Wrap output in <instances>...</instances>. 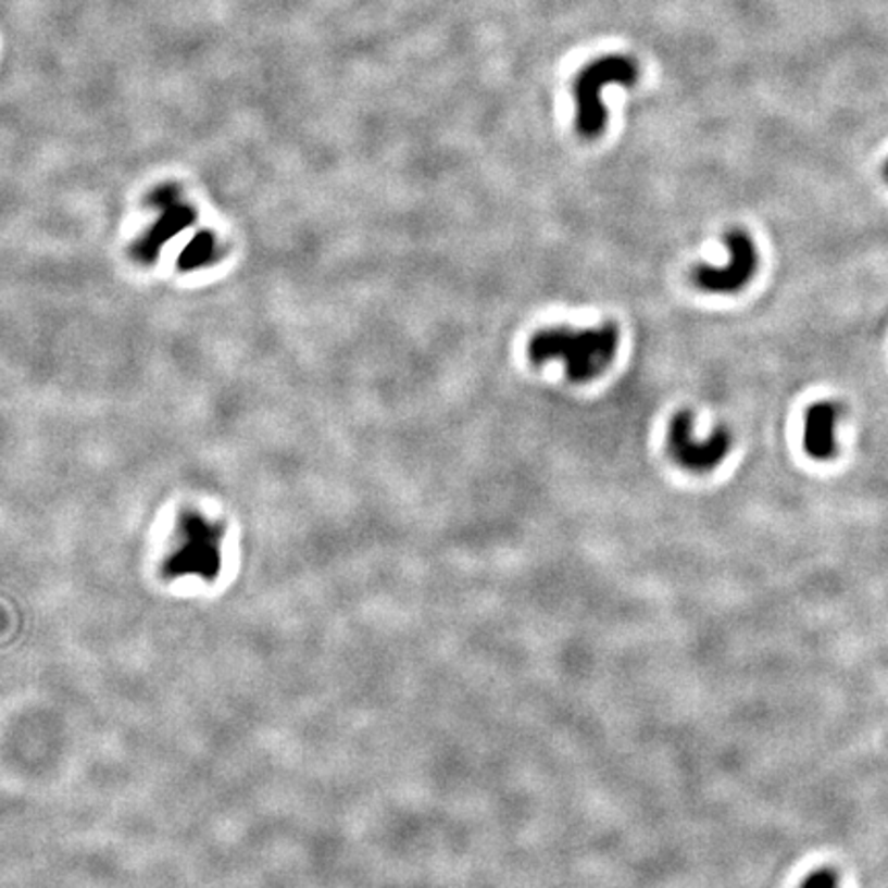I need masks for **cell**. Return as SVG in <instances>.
Here are the masks:
<instances>
[{
	"mask_svg": "<svg viewBox=\"0 0 888 888\" xmlns=\"http://www.w3.org/2000/svg\"><path fill=\"white\" fill-rule=\"evenodd\" d=\"M883 175H885V179H887V182H888V161H887V165H885V171H883Z\"/></svg>",
	"mask_w": 888,
	"mask_h": 888,
	"instance_id": "10",
	"label": "cell"
},
{
	"mask_svg": "<svg viewBox=\"0 0 888 888\" xmlns=\"http://www.w3.org/2000/svg\"><path fill=\"white\" fill-rule=\"evenodd\" d=\"M726 247L730 251V260L726 265L698 264L691 270L693 284L712 295H733L742 290L759 267L753 239L742 228H730L724 237Z\"/></svg>",
	"mask_w": 888,
	"mask_h": 888,
	"instance_id": "4",
	"label": "cell"
},
{
	"mask_svg": "<svg viewBox=\"0 0 888 888\" xmlns=\"http://www.w3.org/2000/svg\"><path fill=\"white\" fill-rule=\"evenodd\" d=\"M640 76L636 60L622 54L597 58L588 62L574 78V103H576V130L586 138H599L606 126V110L601 93L605 87L622 85L634 87Z\"/></svg>",
	"mask_w": 888,
	"mask_h": 888,
	"instance_id": "2",
	"label": "cell"
},
{
	"mask_svg": "<svg viewBox=\"0 0 888 888\" xmlns=\"http://www.w3.org/2000/svg\"><path fill=\"white\" fill-rule=\"evenodd\" d=\"M733 436L720 426L714 435L705 440H696L693 436V412L680 410L668 426V453L689 472L705 473L718 467L730 453Z\"/></svg>",
	"mask_w": 888,
	"mask_h": 888,
	"instance_id": "5",
	"label": "cell"
},
{
	"mask_svg": "<svg viewBox=\"0 0 888 888\" xmlns=\"http://www.w3.org/2000/svg\"><path fill=\"white\" fill-rule=\"evenodd\" d=\"M806 888H831V883H829V878L818 876V878H814L813 883Z\"/></svg>",
	"mask_w": 888,
	"mask_h": 888,
	"instance_id": "9",
	"label": "cell"
},
{
	"mask_svg": "<svg viewBox=\"0 0 888 888\" xmlns=\"http://www.w3.org/2000/svg\"><path fill=\"white\" fill-rule=\"evenodd\" d=\"M221 537L223 529L207 521L202 514L184 512L177 525L175 548L165 564L170 576L198 574L214 580L221 567Z\"/></svg>",
	"mask_w": 888,
	"mask_h": 888,
	"instance_id": "3",
	"label": "cell"
},
{
	"mask_svg": "<svg viewBox=\"0 0 888 888\" xmlns=\"http://www.w3.org/2000/svg\"><path fill=\"white\" fill-rule=\"evenodd\" d=\"M216 255V239L210 230H202L196 235V239L189 243L184 253L179 255V267L182 270H196L212 262Z\"/></svg>",
	"mask_w": 888,
	"mask_h": 888,
	"instance_id": "8",
	"label": "cell"
},
{
	"mask_svg": "<svg viewBox=\"0 0 888 888\" xmlns=\"http://www.w3.org/2000/svg\"><path fill=\"white\" fill-rule=\"evenodd\" d=\"M620 329L606 322L599 327L572 329L567 325L546 327L529 341V359L535 364L560 360L566 364L572 383H588L603 375L617 354Z\"/></svg>",
	"mask_w": 888,
	"mask_h": 888,
	"instance_id": "1",
	"label": "cell"
},
{
	"mask_svg": "<svg viewBox=\"0 0 888 888\" xmlns=\"http://www.w3.org/2000/svg\"><path fill=\"white\" fill-rule=\"evenodd\" d=\"M151 204L159 210V218L134 246V258L140 262H152L163 243H167L179 230L193 223V210L184 202L179 191L171 186L157 189L151 196Z\"/></svg>",
	"mask_w": 888,
	"mask_h": 888,
	"instance_id": "6",
	"label": "cell"
},
{
	"mask_svg": "<svg viewBox=\"0 0 888 888\" xmlns=\"http://www.w3.org/2000/svg\"><path fill=\"white\" fill-rule=\"evenodd\" d=\"M839 417V408L831 401L814 403L804 414V449L813 459L827 461L837 453L835 445V424Z\"/></svg>",
	"mask_w": 888,
	"mask_h": 888,
	"instance_id": "7",
	"label": "cell"
}]
</instances>
